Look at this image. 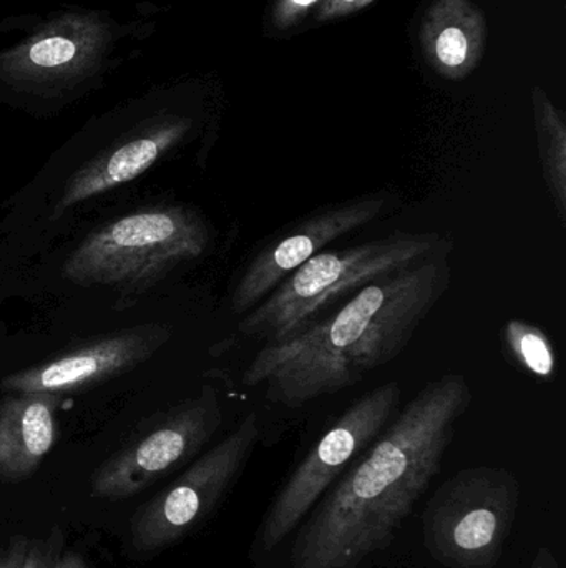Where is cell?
<instances>
[{
  "instance_id": "6da1fadb",
  "label": "cell",
  "mask_w": 566,
  "mask_h": 568,
  "mask_svg": "<svg viewBox=\"0 0 566 568\" xmlns=\"http://www.w3.org/2000/svg\"><path fill=\"white\" fill-rule=\"evenodd\" d=\"M474 400L457 373L429 381L263 568H369L394 544Z\"/></svg>"
},
{
  "instance_id": "7a4b0ae2",
  "label": "cell",
  "mask_w": 566,
  "mask_h": 568,
  "mask_svg": "<svg viewBox=\"0 0 566 568\" xmlns=\"http://www.w3.org/2000/svg\"><path fill=\"white\" fill-rule=\"evenodd\" d=\"M451 282L442 255L368 284L299 333L263 344L243 384L265 386L269 403L291 409L358 386L411 344Z\"/></svg>"
},
{
  "instance_id": "3957f363",
  "label": "cell",
  "mask_w": 566,
  "mask_h": 568,
  "mask_svg": "<svg viewBox=\"0 0 566 568\" xmlns=\"http://www.w3.org/2000/svg\"><path fill=\"white\" fill-rule=\"evenodd\" d=\"M142 27L86 9L59 10L30 23L23 39L0 50V99L35 106L72 102L122 65L123 43Z\"/></svg>"
},
{
  "instance_id": "277c9868",
  "label": "cell",
  "mask_w": 566,
  "mask_h": 568,
  "mask_svg": "<svg viewBox=\"0 0 566 568\" xmlns=\"http://www.w3.org/2000/svg\"><path fill=\"white\" fill-rule=\"evenodd\" d=\"M451 252V240L439 233L404 230L348 248L325 250L248 311L239 333L263 344L278 343L368 284Z\"/></svg>"
},
{
  "instance_id": "5b68a950",
  "label": "cell",
  "mask_w": 566,
  "mask_h": 568,
  "mask_svg": "<svg viewBox=\"0 0 566 568\" xmlns=\"http://www.w3.org/2000/svg\"><path fill=\"white\" fill-rule=\"evenodd\" d=\"M212 240V226L192 206H148L90 233L63 263L62 276L76 286L142 293L205 256Z\"/></svg>"
},
{
  "instance_id": "8992f818",
  "label": "cell",
  "mask_w": 566,
  "mask_h": 568,
  "mask_svg": "<svg viewBox=\"0 0 566 568\" xmlns=\"http://www.w3.org/2000/svg\"><path fill=\"white\" fill-rule=\"evenodd\" d=\"M401 386L389 381L352 400L286 477L261 517L249 559L263 568L281 549L309 510L399 413Z\"/></svg>"
},
{
  "instance_id": "52a82bcc",
  "label": "cell",
  "mask_w": 566,
  "mask_h": 568,
  "mask_svg": "<svg viewBox=\"0 0 566 568\" xmlns=\"http://www.w3.org/2000/svg\"><path fill=\"white\" fill-rule=\"evenodd\" d=\"M521 507V484L504 467L459 470L422 513V546L442 568H494Z\"/></svg>"
},
{
  "instance_id": "ba28073f",
  "label": "cell",
  "mask_w": 566,
  "mask_h": 568,
  "mask_svg": "<svg viewBox=\"0 0 566 568\" xmlns=\"http://www.w3.org/2000/svg\"><path fill=\"white\" fill-rule=\"evenodd\" d=\"M261 436L258 413L251 410L228 436L136 514L132 524L135 550L166 549L202 526L235 486Z\"/></svg>"
},
{
  "instance_id": "9c48e42d",
  "label": "cell",
  "mask_w": 566,
  "mask_h": 568,
  "mask_svg": "<svg viewBox=\"0 0 566 568\" xmlns=\"http://www.w3.org/2000/svg\"><path fill=\"white\" fill-rule=\"evenodd\" d=\"M223 406L205 384L196 396L156 416L143 433L110 457L92 479L96 499H128L192 460L218 433Z\"/></svg>"
},
{
  "instance_id": "30bf717a",
  "label": "cell",
  "mask_w": 566,
  "mask_h": 568,
  "mask_svg": "<svg viewBox=\"0 0 566 568\" xmlns=\"http://www.w3.org/2000/svg\"><path fill=\"white\" fill-rule=\"evenodd\" d=\"M391 199L385 193L356 196L322 206L299 220L285 235L259 250L245 266L229 294L235 314H246L261 303L289 275L329 245L384 215Z\"/></svg>"
},
{
  "instance_id": "8fae6325",
  "label": "cell",
  "mask_w": 566,
  "mask_h": 568,
  "mask_svg": "<svg viewBox=\"0 0 566 568\" xmlns=\"http://www.w3.org/2000/svg\"><path fill=\"white\" fill-rule=\"evenodd\" d=\"M172 336V327L162 323L140 324L102 334L35 366L7 374L0 389L9 394L43 393L53 396L82 393L142 366Z\"/></svg>"
},
{
  "instance_id": "7c38bea8",
  "label": "cell",
  "mask_w": 566,
  "mask_h": 568,
  "mask_svg": "<svg viewBox=\"0 0 566 568\" xmlns=\"http://www.w3.org/2000/svg\"><path fill=\"white\" fill-rule=\"evenodd\" d=\"M193 125L192 116L168 106H152L126 132L75 170L63 186L52 219H60L73 206L138 179L178 149L188 139Z\"/></svg>"
},
{
  "instance_id": "4fadbf2b",
  "label": "cell",
  "mask_w": 566,
  "mask_h": 568,
  "mask_svg": "<svg viewBox=\"0 0 566 568\" xmlns=\"http://www.w3.org/2000/svg\"><path fill=\"white\" fill-rule=\"evenodd\" d=\"M59 396L13 393L0 399V480L20 483L56 443Z\"/></svg>"
},
{
  "instance_id": "5bb4252c",
  "label": "cell",
  "mask_w": 566,
  "mask_h": 568,
  "mask_svg": "<svg viewBox=\"0 0 566 568\" xmlns=\"http://www.w3.org/2000/svg\"><path fill=\"white\" fill-rule=\"evenodd\" d=\"M421 39L429 63L441 75L464 79L484 53V17L469 0H438L425 17Z\"/></svg>"
},
{
  "instance_id": "9a60e30c",
  "label": "cell",
  "mask_w": 566,
  "mask_h": 568,
  "mask_svg": "<svg viewBox=\"0 0 566 568\" xmlns=\"http://www.w3.org/2000/svg\"><path fill=\"white\" fill-rule=\"evenodd\" d=\"M535 130L542 176L558 223L566 229V125L564 113L542 90L534 92Z\"/></svg>"
},
{
  "instance_id": "2e32d148",
  "label": "cell",
  "mask_w": 566,
  "mask_h": 568,
  "mask_svg": "<svg viewBox=\"0 0 566 568\" xmlns=\"http://www.w3.org/2000/svg\"><path fill=\"white\" fill-rule=\"evenodd\" d=\"M504 344L512 361L535 379L557 376V353L542 327L522 320H511L504 327Z\"/></svg>"
},
{
  "instance_id": "e0dca14e",
  "label": "cell",
  "mask_w": 566,
  "mask_h": 568,
  "mask_svg": "<svg viewBox=\"0 0 566 568\" xmlns=\"http://www.w3.org/2000/svg\"><path fill=\"white\" fill-rule=\"evenodd\" d=\"M60 549H62V536L59 530L52 532L47 540L30 542L23 568H55Z\"/></svg>"
},
{
  "instance_id": "ac0fdd59",
  "label": "cell",
  "mask_w": 566,
  "mask_h": 568,
  "mask_svg": "<svg viewBox=\"0 0 566 568\" xmlns=\"http://www.w3.org/2000/svg\"><path fill=\"white\" fill-rule=\"evenodd\" d=\"M319 2L321 0H278L272 9V23L278 29H289Z\"/></svg>"
},
{
  "instance_id": "d6986e66",
  "label": "cell",
  "mask_w": 566,
  "mask_h": 568,
  "mask_svg": "<svg viewBox=\"0 0 566 568\" xmlns=\"http://www.w3.org/2000/svg\"><path fill=\"white\" fill-rule=\"evenodd\" d=\"M374 0H321L318 9L319 20H332L338 17L349 16V13L358 12L371 6Z\"/></svg>"
},
{
  "instance_id": "ffe728a7",
  "label": "cell",
  "mask_w": 566,
  "mask_h": 568,
  "mask_svg": "<svg viewBox=\"0 0 566 568\" xmlns=\"http://www.w3.org/2000/svg\"><path fill=\"white\" fill-rule=\"evenodd\" d=\"M29 546L30 542L23 537L13 539L9 547L0 552V568H23Z\"/></svg>"
},
{
  "instance_id": "44dd1931",
  "label": "cell",
  "mask_w": 566,
  "mask_h": 568,
  "mask_svg": "<svg viewBox=\"0 0 566 568\" xmlns=\"http://www.w3.org/2000/svg\"><path fill=\"white\" fill-rule=\"evenodd\" d=\"M528 568H562L560 562H558L557 556L552 552L548 547H542V549L537 550L535 554L534 560H532L531 566Z\"/></svg>"
},
{
  "instance_id": "7402d4cb",
  "label": "cell",
  "mask_w": 566,
  "mask_h": 568,
  "mask_svg": "<svg viewBox=\"0 0 566 568\" xmlns=\"http://www.w3.org/2000/svg\"><path fill=\"white\" fill-rule=\"evenodd\" d=\"M55 568H89L86 567L85 560L80 554L73 552V550H66L65 554L59 556Z\"/></svg>"
},
{
  "instance_id": "603a6c76",
  "label": "cell",
  "mask_w": 566,
  "mask_h": 568,
  "mask_svg": "<svg viewBox=\"0 0 566 568\" xmlns=\"http://www.w3.org/2000/svg\"><path fill=\"white\" fill-rule=\"evenodd\" d=\"M3 334H6V323H3V321H0V337H2Z\"/></svg>"
}]
</instances>
